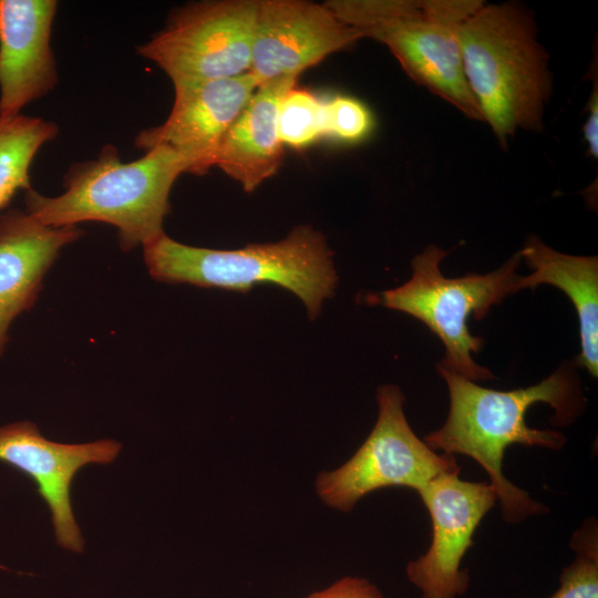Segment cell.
Returning <instances> with one entry per match:
<instances>
[{"label": "cell", "mask_w": 598, "mask_h": 598, "mask_svg": "<svg viewBox=\"0 0 598 598\" xmlns=\"http://www.w3.org/2000/svg\"><path fill=\"white\" fill-rule=\"evenodd\" d=\"M187 168L185 158L165 145L123 162L116 147L107 144L96 158L68 168L60 195L25 190V212L42 225L56 228L106 223L116 228L123 250L144 247L164 234L171 189Z\"/></svg>", "instance_id": "2"}, {"label": "cell", "mask_w": 598, "mask_h": 598, "mask_svg": "<svg viewBox=\"0 0 598 598\" xmlns=\"http://www.w3.org/2000/svg\"><path fill=\"white\" fill-rule=\"evenodd\" d=\"M377 402V422L361 446L340 467L317 475L316 493L333 509L348 513L362 497L382 488L419 492L439 475L461 470L454 455L440 454L416 436L399 386H380Z\"/></svg>", "instance_id": "7"}, {"label": "cell", "mask_w": 598, "mask_h": 598, "mask_svg": "<svg viewBox=\"0 0 598 598\" xmlns=\"http://www.w3.org/2000/svg\"><path fill=\"white\" fill-rule=\"evenodd\" d=\"M570 546L576 556L559 575V587L548 598H598V537L595 518L575 532Z\"/></svg>", "instance_id": "19"}, {"label": "cell", "mask_w": 598, "mask_h": 598, "mask_svg": "<svg viewBox=\"0 0 598 598\" xmlns=\"http://www.w3.org/2000/svg\"><path fill=\"white\" fill-rule=\"evenodd\" d=\"M305 598H386L373 582L359 576H343L327 588Z\"/></svg>", "instance_id": "21"}, {"label": "cell", "mask_w": 598, "mask_h": 598, "mask_svg": "<svg viewBox=\"0 0 598 598\" xmlns=\"http://www.w3.org/2000/svg\"><path fill=\"white\" fill-rule=\"evenodd\" d=\"M277 125L283 145L306 147L327 136L326 103L312 92L295 85L280 100Z\"/></svg>", "instance_id": "18"}, {"label": "cell", "mask_w": 598, "mask_h": 598, "mask_svg": "<svg viewBox=\"0 0 598 598\" xmlns=\"http://www.w3.org/2000/svg\"><path fill=\"white\" fill-rule=\"evenodd\" d=\"M437 371L447 384L450 411L445 423L424 437L425 444L435 452L463 454L477 462L488 475L505 522L520 523L547 513L545 505L505 477L503 460L513 444L554 451L566 444L561 432L529 427L525 415L543 402L555 410V425L573 422L584 399L571 370L560 367L539 383L512 391L481 386L441 365Z\"/></svg>", "instance_id": "1"}, {"label": "cell", "mask_w": 598, "mask_h": 598, "mask_svg": "<svg viewBox=\"0 0 598 598\" xmlns=\"http://www.w3.org/2000/svg\"><path fill=\"white\" fill-rule=\"evenodd\" d=\"M121 444L100 440L82 444L56 443L45 439L29 421L0 426V462L27 474L50 508L58 544L82 553L84 539L71 506V483L85 465L109 464Z\"/></svg>", "instance_id": "11"}, {"label": "cell", "mask_w": 598, "mask_h": 598, "mask_svg": "<svg viewBox=\"0 0 598 598\" xmlns=\"http://www.w3.org/2000/svg\"><path fill=\"white\" fill-rule=\"evenodd\" d=\"M464 74L498 144L518 130H543L551 94L549 56L533 14L516 2L480 4L458 30Z\"/></svg>", "instance_id": "3"}, {"label": "cell", "mask_w": 598, "mask_h": 598, "mask_svg": "<svg viewBox=\"0 0 598 598\" xmlns=\"http://www.w3.org/2000/svg\"><path fill=\"white\" fill-rule=\"evenodd\" d=\"M520 258L533 272L520 277L517 291L548 283L563 290L571 300L579 321L580 353L576 362L592 378L598 377V259L554 250L538 237L530 236Z\"/></svg>", "instance_id": "16"}, {"label": "cell", "mask_w": 598, "mask_h": 598, "mask_svg": "<svg viewBox=\"0 0 598 598\" xmlns=\"http://www.w3.org/2000/svg\"><path fill=\"white\" fill-rule=\"evenodd\" d=\"M143 249L147 270L157 281L239 292L274 283L296 295L311 320L338 283L333 251L323 234L308 225L295 227L279 241L239 249L188 246L165 233Z\"/></svg>", "instance_id": "4"}, {"label": "cell", "mask_w": 598, "mask_h": 598, "mask_svg": "<svg viewBox=\"0 0 598 598\" xmlns=\"http://www.w3.org/2000/svg\"><path fill=\"white\" fill-rule=\"evenodd\" d=\"M59 134L58 125L19 114L0 118V209L31 187L30 167L38 151Z\"/></svg>", "instance_id": "17"}, {"label": "cell", "mask_w": 598, "mask_h": 598, "mask_svg": "<svg viewBox=\"0 0 598 598\" xmlns=\"http://www.w3.org/2000/svg\"><path fill=\"white\" fill-rule=\"evenodd\" d=\"M296 82L287 78L258 85L221 141L215 167L238 182L246 193L275 175L282 163L278 106Z\"/></svg>", "instance_id": "15"}, {"label": "cell", "mask_w": 598, "mask_h": 598, "mask_svg": "<svg viewBox=\"0 0 598 598\" xmlns=\"http://www.w3.org/2000/svg\"><path fill=\"white\" fill-rule=\"evenodd\" d=\"M446 254L436 245H429L413 258V275L408 282L371 295L368 300L408 313L427 326L445 348L439 365L474 382L493 379L492 372L472 358L473 352L481 350L483 340L471 334L467 321L472 316L483 318L492 306L517 291L520 255L515 254L485 275L446 278L440 270Z\"/></svg>", "instance_id": "6"}, {"label": "cell", "mask_w": 598, "mask_h": 598, "mask_svg": "<svg viewBox=\"0 0 598 598\" xmlns=\"http://www.w3.org/2000/svg\"><path fill=\"white\" fill-rule=\"evenodd\" d=\"M461 470L439 475L417 492L432 524L431 545L425 554L408 563L409 581L420 598H456L470 586L462 559L473 545V535L497 503L488 482L460 478Z\"/></svg>", "instance_id": "9"}, {"label": "cell", "mask_w": 598, "mask_h": 598, "mask_svg": "<svg viewBox=\"0 0 598 598\" xmlns=\"http://www.w3.org/2000/svg\"><path fill=\"white\" fill-rule=\"evenodd\" d=\"M258 87L250 73L174 87L169 115L161 125L141 131L134 141L148 151L165 145L187 162V173L204 175L215 167L227 131Z\"/></svg>", "instance_id": "12"}, {"label": "cell", "mask_w": 598, "mask_h": 598, "mask_svg": "<svg viewBox=\"0 0 598 598\" xmlns=\"http://www.w3.org/2000/svg\"><path fill=\"white\" fill-rule=\"evenodd\" d=\"M258 0H206L173 10L165 27L137 48L174 87L249 72Z\"/></svg>", "instance_id": "8"}, {"label": "cell", "mask_w": 598, "mask_h": 598, "mask_svg": "<svg viewBox=\"0 0 598 598\" xmlns=\"http://www.w3.org/2000/svg\"><path fill=\"white\" fill-rule=\"evenodd\" d=\"M55 0H0V118L17 116L59 83L51 33Z\"/></svg>", "instance_id": "13"}, {"label": "cell", "mask_w": 598, "mask_h": 598, "mask_svg": "<svg viewBox=\"0 0 598 598\" xmlns=\"http://www.w3.org/2000/svg\"><path fill=\"white\" fill-rule=\"evenodd\" d=\"M82 235L78 226H44L18 208L0 216V358L10 324L32 308L45 272L60 251Z\"/></svg>", "instance_id": "14"}, {"label": "cell", "mask_w": 598, "mask_h": 598, "mask_svg": "<svg viewBox=\"0 0 598 598\" xmlns=\"http://www.w3.org/2000/svg\"><path fill=\"white\" fill-rule=\"evenodd\" d=\"M481 0H329L324 7L363 38L386 45L419 85L483 122L467 84L458 30Z\"/></svg>", "instance_id": "5"}, {"label": "cell", "mask_w": 598, "mask_h": 598, "mask_svg": "<svg viewBox=\"0 0 598 598\" xmlns=\"http://www.w3.org/2000/svg\"><path fill=\"white\" fill-rule=\"evenodd\" d=\"M362 34L323 3L303 0H258L249 72L258 85L298 79L307 69L341 51Z\"/></svg>", "instance_id": "10"}, {"label": "cell", "mask_w": 598, "mask_h": 598, "mask_svg": "<svg viewBox=\"0 0 598 598\" xmlns=\"http://www.w3.org/2000/svg\"><path fill=\"white\" fill-rule=\"evenodd\" d=\"M326 103L327 136L347 143L365 138L373 127L368 107L359 100L336 95Z\"/></svg>", "instance_id": "20"}, {"label": "cell", "mask_w": 598, "mask_h": 598, "mask_svg": "<svg viewBox=\"0 0 598 598\" xmlns=\"http://www.w3.org/2000/svg\"><path fill=\"white\" fill-rule=\"evenodd\" d=\"M597 55L595 62L590 66L589 78L591 80V92L586 105L587 120L582 126L584 140L587 145V153L592 158L598 157V72H597Z\"/></svg>", "instance_id": "22"}]
</instances>
